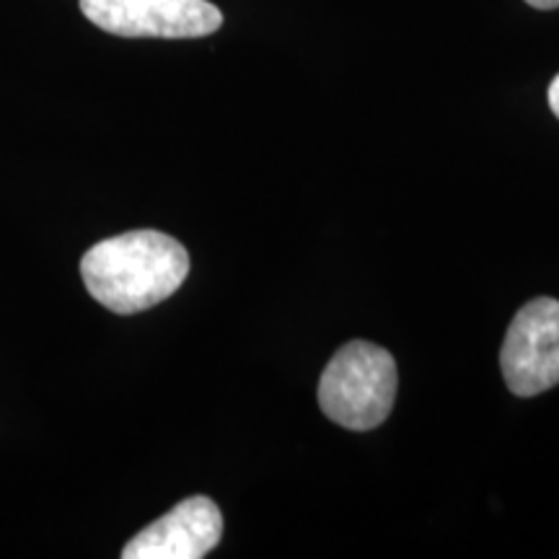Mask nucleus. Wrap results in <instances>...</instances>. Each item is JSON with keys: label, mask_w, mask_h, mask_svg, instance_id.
<instances>
[{"label": "nucleus", "mask_w": 559, "mask_h": 559, "mask_svg": "<svg viewBox=\"0 0 559 559\" xmlns=\"http://www.w3.org/2000/svg\"><path fill=\"white\" fill-rule=\"evenodd\" d=\"M528 5H534V9L539 11H555L559 9V0H526Z\"/></svg>", "instance_id": "7"}, {"label": "nucleus", "mask_w": 559, "mask_h": 559, "mask_svg": "<svg viewBox=\"0 0 559 559\" xmlns=\"http://www.w3.org/2000/svg\"><path fill=\"white\" fill-rule=\"evenodd\" d=\"M91 24L117 37L194 39L218 32L223 13L207 0H81Z\"/></svg>", "instance_id": "4"}, {"label": "nucleus", "mask_w": 559, "mask_h": 559, "mask_svg": "<svg viewBox=\"0 0 559 559\" xmlns=\"http://www.w3.org/2000/svg\"><path fill=\"white\" fill-rule=\"evenodd\" d=\"M500 370L515 396H536L559 383V300L534 298L510 321Z\"/></svg>", "instance_id": "3"}, {"label": "nucleus", "mask_w": 559, "mask_h": 559, "mask_svg": "<svg viewBox=\"0 0 559 559\" xmlns=\"http://www.w3.org/2000/svg\"><path fill=\"white\" fill-rule=\"evenodd\" d=\"M547 99H549V109L555 111V117L559 120V73L555 75V81L549 83V94H547Z\"/></svg>", "instance_id": "6"}, {"label": "nucleus", "mask_w": 559, "mask_h": 559, "mask_svg": "<svg viewBox=\"0 0 559 559\" xmlns=\"http://www.w3.org/2000/svg\"><path fill=\"white\" fill-rule=\"evenodd\" d=\"M396 400V362L373 342H347L326 362L319 381L321 412L347 430H373Z\"/></svg>", "instance_id": "2"}, {"label": "nucleus", "mask_w": 559, "mask_h": 559, "mask_svg": "<svg viewBox=\"0 0 559 559\" xmlns=\"http://www.w3.org/2000/svg\"><path fill=\"white\" fill-rule=\"evenodd\" d=\"M223 515L210 498H187L124 544V559H200L218 547Z\"/></svg>", "instance_id": "5"}, {"label": "nucleus", "mask_w": 559, "mask_h": 559, "mask_svg": "<svg viewBox=\"0 0 559 559\" xmlns=\"http://www.w3.org/2000/svg\"><path fill=\"white\" fill-rule=\"evenodd\" d=\"M81 275L104 309L130 317L181 288L190 275V254L160 230H130L94 243L83 254Z\"/></svg>", "instance_id": "1"}]
</instances>
